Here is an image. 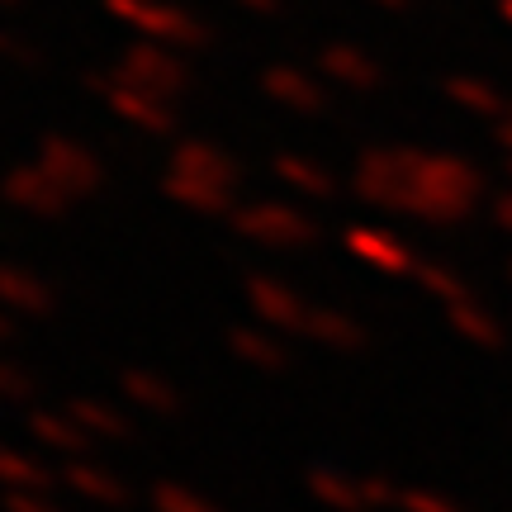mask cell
<instances>
[{
    "instance_id": "obj_1",
    "label": "cell",
    "mask_w": 512,
    "mask_h": 512,
    "mask_svg": "<svg viewBox=\"0 0 512 512\" xmlns=\"http://www.w3.org/2000/svg\"><path fill=\"white\" fill-rule=\"evenodd\" d=\"M356 195L389 214L456 228L484 200V176L456 152L427 147H366L356 162Z\"/></svg>"
},
{
    "instance_id": "obj_2",
    "label": "cell",
    "mask_w": 512,
    "mask_h": 512,
    "mask_svg": "<svg viewBox=\"0 0 512 512\" xmlns=\"http://www.w3.org/2000/svg\"><path fill=\"white\" fill-rule=\"evenodd\" d=\"M105 5H110V15H119L162 48H204L209 43V29L181 5H162V0H105Z\"/></svg>"
},
{
    "instance_id": "obj_3",
    "label": "cell",
    "mask_w": 512,
    "mask_h": 512,
    "mask_svg": "<svg viewBox=\"0 0 512 512\" xmlns=\"http://www.w3.org/2000/svg\"><path fill=\"white\" fill-rule=\"evenodd\" d=\"M114 76L124 86H133V91L162 100V105H171L176 95L190 91V67L181 57H171V48H162V43H133L124 62L114 67Z\"/></svg>"
},
{
    "instance_id": "obj_4",
    "label": "cell",
    "mask_w": 512,
    "mask_h": 512,
    "mask_svg": "<svg viewBox=\"0 0 512 512\" xmlns=\"http://www.w3.org/2000/svg\"><path fill=\"white\" fill-rule=\"evenodd\" d=\"M233 228L242 238L261 242V247H313L318 242V223L309 214H299L290 204H275V200H256V204H242L233 214Z\"/></svg>"
},
{
    "instance_id": "obj_5",
    "label": "cell",
    "mask_w": 512,
    "mask_h": 512,
    "mask_svg": "<svg viewBox=\"0 0 512 512\" xmlns=\"http://www.w3.org/2000/svg\"><path fill=\"white\" fill-rule=\"evenodd\" d=\"M38 166H43L72 200H86V195H95V190L105 185V166H100V157H95L86 143L62 138V133H48V138L38 143Z\"/></svg>"
},
{
    "instance_id": "obj_6",
    "label": "cell",
    "mask_w": 512,
    "mask_h": 512,
    "mask_svg": "<svg viewBox=\"0 0 512 512\" xmlns=\"http://www.w3.org/2000/svg\"><path fill=\"white\" fill-rule=\"evenodd\" d=\"M86 91L105 95V105H110L119 119H128L133 128H143V133H157V138L176 133V114H171V105H162V100H152V95L124 86L114 72H86Z\"/></svg>"
},
{
    "instance_id": "obj_7",
    "label": "cell",
    "mask_w": 512,
    "mask_h": 512,
    "mask_svg": "<svg viewBox=\"0 0 512 512\" xmlns=\"http://www.w3.org/2000/svg\"><path fill=\"white\" fill-rule=\"evenodd\" d=\"M0 195L10 204H19L24 214H38V219H62V214L72 209V195H67L43 166H15V171H5Z\"/></svg>"
},
{
    "instance_id": "obj_8",
    "label": "cell",
    "mask_w": 512,
    "mask_h": 512,
    "mask_svg": "<svg viewBox=\"0 0 512 512\" xmlns=\"http://www.w3.org/2000/svg\"><path fill=\"white\" fill-rule=\"evenodd\" d=\"M247 304H252L256 318H266L275 332H299V337H304V328H309L313 304H304L290 285H280L271 275H247Z\"/></svg>"
},
{
    "instance_id": "obj_9",
    "label": "cell",
    "mask_w": 512,
    "mask_h": 512,
    "mask_svg": "<svg viewBox=\"0 0 512 512\" xmlns=\"http://www.w3.org/2000/svg\"><path fill=\"white\" fill-rule=\"evenodd\" d=\"M171 171L195 176V181L228 185V190H238L242 185V162L238 157L223 152V147H214V143H200V138H185V143L171 147Z\"/></svg>"
},
{
    "instance_id": "obj_10",
    "label": "cell",
    "mask_w": 512,
    "mask_h": 512,
    "mask_svg": "<svg viewBox=\"0 0 512 512\" xmlns=\"http://www.w3.org/2000/svg\"><path fill=\"white\" fill-rule=\"evenodd\" d=\"M347 252L361 256L366 266L384 275H413L418 271V256L408 242H399L394 233H384V228H361V223H351L347 228Z\"/></svg>"
},
{
    "instance_id": "obj_11",
    "label": "cell",
    "mask_w": 512,
    "mask_h": 512,
    "mask_svg": "<svg viewBox=\"0 0 512 512\" xmlns=\"http://www.w3.org/2000/svg\"><path fill=\"white\" fill-rule=\"evenodd\" d=\"M0 304L15 313H29V318H48L57 309L53 285L38 280L29 266H15V261H0Z\"/></svg>"
},
{
    "instance_id": "obj_12",
    "label": "cell",
    "mask_w": 512,
    "mask_h": 512,
    "mask_svg": "<svg viewBox=\"0 0 512 512\" xmlns=\"http://www.w3.org/2000/svg\"><path fill=\"white\" fill-rule=\"evenodd\" d=\"M162 190L171 195L176 204L195 209V214H238V190L228 185H214V181H195V176H181V171H166Z\"/></svg>"
},
{
    "instance_id": "obj_13",
    "label": "cell",
    "mask_w": 512,
    "mask_h": 512,
    "mask_svg": "<svg viewBox=\"0 0 512 512\" xmlns=\"http://www.w3.org/2000/svg\"><path fill=\"white\" fill-rule=\"evenodd\" d=\"M261 91L271 95V100H280V105L299 110V114L328 110V95H323V86H318L313 76L294 72V67H266V72H261Z\"/></svg>"
},
{
    "instance_id": "obj_14",
    "label": "cell",
    "mask_w": 512,
    "mask_h": 512,
    "mask_svg": "<svg viewBox=\"0 0 512 512\" xmlns=\"http://www.w3.org/2000/svg\"><path fill=\"white\" fill-rule=\"evenodd\" d=\"M318 67H323V76L342 81V86H351V91H380L384 86L380 62H370L366 53H356L351 43H332V48H323V53H318Z\"/></svg>"
},
{
    "instance_id": "obj_15",
    "label": "cell",
    "mask_w": 512,
    "mask_h": 512,
    "mask_svg": "<svg viewBox=\"0 0 512 512\" xmlns=\"http://www.w3.org/2000/svg\"><path fill=\"white\" fill-rule=\"evenodd\" d=\"M309 342H323L332 351H366L370 347V332L342 309H323V304H313L309 309V328H304Z\"/></svg>"
},
{
    "instance_id": "obj_16",
    "label": "cell",
    "mask_w": 512,
    "mask_h": 512,
    "mask_svg": "<svg viewBox=\"0 0 512 512\" xmlns=\"http://www.w3.org/2000/svg\"><path fill=\"white\" fill-rule=\"evenodd\" d=\"M29 432H34L43 446L62 451V456H86L91 441H95L76 418H67V413H48V408H34V413H29Z\"/></svg>"
},
{
    "instance_id": "obj_17",
    "label": "cell",
    "mask_w": 512,
    "mask_h": 512,
    "mask_svg": "<svg viewBox=\"0 0 512 512\" xmlns=\"http://www.w3.org/2000/svg\"><path fill=\"white\" fill-rule=\"evenodd\" d=\"M119 389H124V394L138 403V408L157 413V418H171V413H181V394L171 389V380L152 375V370H124V375H119Z\"/></svg>"
},
{
    "instance_id": "obj_18",
    "label": "cell",
    "mask_w": 512,
    "mask_h": 512,
    "mask_svg": "<svg viewBox=\"0 0 512 512\" xmlns=\"http://www.w3.org/2000/svg\"><path fill=\"white\" fill-rule=\"evenodd\" d=\"M62 484H72L81 498H91V503H105V508H124V503H128L124 479H114L110 470H100V465H86V460H72V465L62 470Z\"/></svg>"
},
{
    "instance_id": "obj_19",
    "label": "cell",
    "mask_w": 512,
    "mask_h": 512,
    "mask_svg": "<svg viewBox=\"0 0 512 512\" xmlns=\"http://www.w3.org/2000/svg\"><path fill=\"white\" fill-rule=\"evenodd\" d=\"M446 95L456 100L460 110L475 114V119H494V124H498V119L508 114V100H503V95H498L484 76H465V72L446 76Z\"/></svg>"
},
{
    "instance_id": "obj_20",
    "label": "cell",
    "mask_w": 512,
    "mask_h": 512,
    "mask_svg": "<svg viewBox=\"0 0 512 512\" xmlns=\"http://www.w3.org/2000/svg\"><path fill=\"white\" fill-rule=\"evenodd\" d=\"M446 318H451V328H456L465 342H475V347H484V351L503 347V323H498L479 299H465V304H456V309H446Z\"/></svg>"
},
{
    "instance_id": "obj_21",
    "label": "cell",
    "mask_w": 512,
    "mask_h": 512,
    "mask_svg": "<svg viewBox=\"0 0 512 512\" xmlns=\"http://www.w3.org/2000/svg\"><path fill=\"white\" fill-rule=\"evenodd\" d=\"M67 418H76L91 437H100V441H128L133 437V422H128L119 408H110V403H100V399H72L67 403Z\"/></svg>"
},
{
    "instance_id": "obj_22",
    "label": "cell",
    "mask_w": 512,
    "mask_h": 512,
    "mask_svg": "<svg viewBox=\"0 0 512 512\" xmlns=\"http://www.w3.org/2000/svg\"><path fill=\"white\" fill-rule=\"evenodd\" d=\"M228 347H233V356H242V361L256 370H285L290 366L285 342H275V337H266V332H256V328H228Z\"/></svg>"
},
{
    "instance_id": "obj_23",
    "label": "cell",
    "mask_w": 512,
    "mask_h": 512,
    "mask_svg": "<svg viewBox=\"0 0 512 512\" xmlns=\"http://www.w3.org/2000/svg\"><path fill=\"white\" fill-rule=\"evenodd\" d=\"M309 494L337 512H366L361 479H347V475H337V470H309Z\"/></svg>"
},
{
    "instance_id": "obj_24",
    "label": "cell",
    "mask_w": 512,
    "mask_h": 512,
    "mask_svg": "<svg viewBox=\"0 0 512 512\" xmlns=\"http://www.w3.org/2000/svg\"><path fill=\"white\" fill-rule=\"evenodd\" d=\"M0 484L5 489H29V494H48L57 484V475L48 465H38L34 456H19L10 446H0Z\"/></svg>"
},
{
    "instance_id": "obj_25",
    "label": "cell",
    "mask_w": 512,
    "mask_h": 512,
    "mask_svg": "<svg viewBox=\"0 0 512 512\" xmlns=\"http://www.w3.org/2000/svg\"><path fill=\"white\" fill-rule=\"evenodd\" d=\"M275 176L285 185H294L299 195H313V200H328V195H337V181H332L323 166L304 162V157H294V152H285V157H275Z\"/></svg>"
},
{
    "instance_id": "obj_26",
    "label": "cell",
    "mask_w": 512,
    "mask_h": 512,
    "mask_svg": "<svg viewBox=\"0 0 512 512\" xmlns=\"http://www.w3.org/2000/svg\"><path fill=\"white\" fill-rule=\"evenodd\" d=\"M413 280H418V285L432 294L437 304H446V309H456V304H465V299H475V294H470V285H465L451 266H441V261H418Z\"/></svg>"
},
{
    "instance_id": "obj_27",
    "label": "cell",
    "mask_w": 512,
    "mask_h": 512,
    "mask_svg": "<svg viewBox=\"0 0 512 512\" xmlns=\"http://www.w3.org/2000/svg\"><path fill=\"white\" fill-rule=\"evenodd\" d=\"M0 62H10V67H24V72H43V53H38L29 38L10 34V29H0Z\"/></svg>"
},
{
    "instance_id": "obj_28",
    "label": "cell",
    "mask_w": 512,
    "mask_h": 512,
    "mask_svg": "<svg viewBox=\"0 0 512 512\" xmlns=\"http://www.w3.org/2000/svg\"><path fill=\"white\" fill-rule=\"evenodd\" d=\"M152 503H157V512H219V508H209L200 494L181 489V484H157V489H152Z\"/></svg>"
},
{
    "instance_id": "obj_29",
    "label": "cell",
    "mask_w": 512,
    "mask_h": 512,
    "mask_svg": "<svg viewBox=\"0 0 512 512\" xmlns=\"http://www.w3.org/2000/svg\"><path fill=\"white\" fill-rule=\"evenodd\" d=\"M399 508L403 512H465L456 498L437 494V489H403V494H399Z\"/></svg>"
},
{
    "instance_id": "obj_30",
    "label": "cell",
    "mask_w": 512,
    "mask_h": 512,
    "mask_svg": "<svg viewBox=\"0 0 512 512\" xmlns=\"http://www.w3.org/2000/svg\"><path fill=\"white\" fill-rule=\"evenodd\" d=\"M34 394V380L24 375L19 366H10V361H0V399H10V403H19V399H29Z\"/></svg>"
},
{
    "instance_id": "obj_31",
    "label": "cell",
    "mask_w": 512,
    "mask_h": 512,
    "mask_svg": "<svg viewBox=\"0 0 512 512\" xmlns=\"http://www.w3.org/2000/svg\"><path fill=\"white\" fill-rule=\"evenodd\" d=\"M5 512H62L48 494H29V489H5Z\"/></svg>"
},
{
    "instance_id": "obj_32",
    "label": "cell",
    "mask_w": 512,
    "mask_h": 512,
    "mask_svg": "<svg viewBox=\"0 0 512 512\" xmlns=\"http://www.w3.org/2000/svg\"><path fill=\"white\" fill-rule=\"evenodd\" d=\"M361 494H366V508H394L403 489H394V484L380 475H370V479H361Z\"/></svg>"
},
{
    "instance_id": "obj_33",
    "label": "cell",
    "mask_w": 512,
    "mask_h": 512,
    "mask_svg": "<svg viewBox=\"0 0 512 512\" xmlns=\"http://www.w3.org/2000/svg\"><path fill=\"white\" fill-rule=\"evenodd\" d=\"M494 223L512 238V190H503V195L494 200Z\"/></svg>"
},
{
    "instance_id": "obj_34",
    "label": "cell",
    "mask_w": 512,
    "mask_h": 512,
    "mask_svg": "<svg viewBox=\"0 0 512 512\" xmlns=\"http://www.w3.org/2000/svg\"><path fill=\"white\" fill-rule=\"evenodd\" d=\"M494 138H498V147L508 152V162H512V105H508V114L494 124Z\"/></svg>"
},
{
    "instance_id": "obj_35",
    "label": "cell",
    "mask_w": 512,
    "mask_h": 512,
    "mask_svg": "<svg viewBox=\"0 0 512 512\" xmlns=\"http://www.w3.org/2000/svg\"><path fill=\"white\" fill-rule=\"evenodd\" d=\"M238 5L256 10V15H280V0H238Z\"/></svg>"
},
{
    "instance_id": "obj_36",
    "label": "cell",
    "mask_w": 512,
    "mask_h": 512,
    "mask_svg": "<svg viewBox=\"0 0 512 512\" xmlns=\"http://www.w3.org/2000/svg\"><path fill=\"white\" fill-rule=\"evenodd\" d=\"M10 337H15V318L0 309V342H10Z\"/></svg>"
},
{
    "instance_id": "obj_37",
    "label": "cell",
    "mask_w": 512,
    "mask_h": 512,
    "mask_svg": "<svg viewBox=\"0 0 512 512\" xmlns=\"http://www.w3.org/2000/svg\"><path fill=\"white\" fill-rule=\"evenodd\" d=\"M370 5H380V10H408L413 0H370Z\"/></svg>"
},
{
    "instance_id": "obj_38",
    "label": "cell",
    "mask_w": 512,
    "mask_h": 512,
    "mask_svg": "<svg viewBox=\"0 0 512 512\" xmlns=\"http://www.w3.org/2000/svg\"><path fill=\"white\" fill-rule=\"evenodd\" d=\"M498 10H503V19L512 24V0H498Z\"/></svg>"
},
{
    "instance_id": "obj_39",
    "label": "cell",
    "mask_w": 512,
    "mask_h": 512,
    "mask_svg": "<svg viewBox=\"0 0 512 512\" xmlns=\"http://www.w3.org/2000/svg\"><path fill=\"white\" fill-rule=\"evenodd\" d=\"M508 280H512V256H508Z\"/></svg>"
},
{
    "instance_id": "obj_40",
    "label": "cell",
    "mask_w": 512,
    "mask_h": 512,
    "mask_svg": "<svg viewBox=\"0 0 512 512\" xmlns=\"http://www.w3.org/2000/svg\"><path fill=\"white\" fill-rule=\"evenodd\" d=\"M0 5H19V0H0Z\"/></svg>"
},
{
    "instance_id": "obj_41",
    "label": "cell",
    "mask_w": 512,
    "mask_h": 512,
    "mask_svg": "<svg viewBox=\"0 0 512 512\" xmlns=\"http://www.w3.org/2000/svg\"><path fill=\"white\" fill-rule=\"evenodd\" d=\"M508 166H512V162H508Z\"/></svg>"
}]
</instances>
